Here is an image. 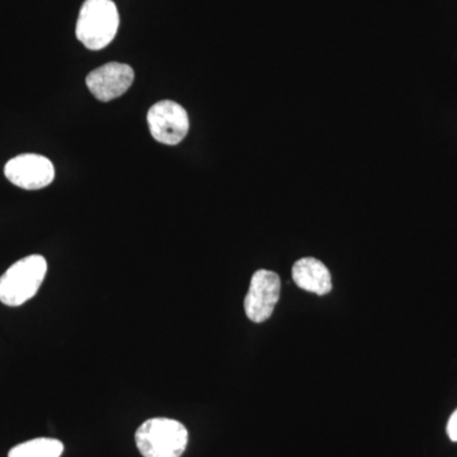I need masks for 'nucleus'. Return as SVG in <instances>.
Wrapping results in <instances>:
<instances>
[{
	"instance_id": "39448f33",
	"label": "nucleus",
	"mask_w": 457,
	"mask_h": 457,
	"mask_svg": "<svg viewBox=\"0 0 457 457\" xmlns=\"http://www.w3.org/2000/svg\"><path fill=\"white\" fill-rule=\"evenodd\" d=\"M150 134L158 143L177 145L189 130L188 114L173 101H161L147 112Z\"/></svg>"
},
{
	"instance_id": "9d476101",
	"label": "nucleus",
	"mask_w": 457,
	"mask_h": 457,
	"mask_svg": "<svg viewBox=\"0 0 457 457\" xmlns=\"http://www.w3.org/2000/svg\"><path fill=\"white\" fill-rule=\"evenodd\" d=\"M447 435H449L451 441L457 442V409L450 417L449 423H447Z\"/></svg>"
},
{
	"instance_id": "7ed1b4c3",
	"label": "nucleus",
	"mask_w": 457,
	"mask_h": 457,
	"mask_svg": "<svg viewBox=\"0 0 457 457\" xmlns=\"http://www.w3.org/2000/svg\"><path fill=\"white\" fill-rule=\"evenodd\" d=\"M46 272L47 262L38 254L12 264L0 278V302L8 306L23 305L40 290Z\"/></svg>"
},
{
	"instance_id": "423d86ee",
	"label": "nucleus",
	"mask_w": 457,
	"mask_h": 457,
	"mask_svg": "<svg viewBox=\"0 0 457 457\" xmlns=\"http://www.w3.org/2000/svg\"><path fill=\"white\" fill-rule=\"evenodd\" d=\"M4 174L9 182L27 191L47 187L55 179L53 163L38 154H22L11 159L5 164Z\"/></svg>"
},
{
	"instance_id": "0eeeda50",
	"label": "nucleus",
	"mask_w": 457,
	"mask_h": 457,
	"mask_svg": "<svg viewBox=\"0 0 457 457\" xmlns=\"http://www.w3.org/2000/svg\"><path fill=\"white\" fill-rule=\"evenodd\" d=\"M134 71L130 65L108 62L96 69L87 77V87L98 101L110 102L121 97L134 83Z\"/></svg>"
},
{
	"instance_id": "6e6552de",
	"label": "nucleus",
	"mask_w": 457,
	"mask_h": 457,
	"mask_svg": "<svg viewBox=\"0 0 457 457\" xmlns=\"http://www.w3.org/2000/svg\"><path fill=\"white\" fill-rule=\"evenodd\" d=\"M293 279L295 285L299 286L303 290L319 296L329 294L333 287L329 270L317 258L306 257L295 262Z\"/></svg>"
},
{
	"instance_id": "f257e3e1",
	"label": "nucleus",
	"mask_w": 457,
	"mask_h": 457,
	"mask_svg": "<svg viewBox=\"0 0 457 457\" xmlns=\"http://www.w3.org/2000/svg\"><path fill=\"white\" fill-rule=\"evenodd\" d=\"M135 442L144 457H180L187 447L188 432L179 420L152 418L137 428Z\"/></svg>"
},
{
	"instance_id": "f03ea898",
	"label": "nucleus",
	"mask_w": 457,
	"mask_h": 457,
	"mask_svg": "<svg viewBox=\"0 0 457 457\" xmlns=\"http://www.w3.org/2000/svg\"><path fill=\"white\" fill-rule=\"evenodd\" d=\"M120 16L112 0H86L77 22V37L89 50H102L119 31Z\"/></svg>"
},
{
	"instance_id": "1a4fd4ad",
	"label": "nucleus",
	"mask_w": 457,
	"mask_h": 457,
	"mask_svg": "<svg viewBox=\"0 0 457 457\" xmlns=\"http://www.w3.org/2000/svg\"><path fill=\"white\" fill-rule=\"evenodd\" d=\"M64 445L55 438H35L23 442L9 451L8 457H60Z\"/></svg>"
},
{
	"instance_id": "20e7f679",
	"label": "nucleus",
	"mask_w": 457,
	"mask_h": 457,
	"mask_svg": "<svg viewBox=\"0 0 457 457\" xmlns=\"http://www.w3.org/2000/svg\"><path fill=\"white\" fill-rule=\"evenodd\" d=\"M281 294V278L276 272L260 270L253 273L245 300L246 317L253 323L269 320Z\"/></svg>"
}]
</instances>
